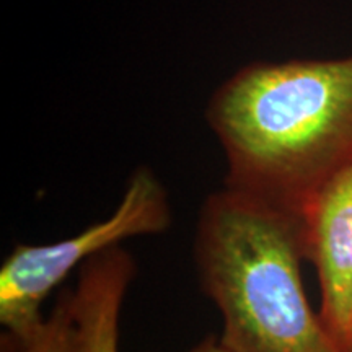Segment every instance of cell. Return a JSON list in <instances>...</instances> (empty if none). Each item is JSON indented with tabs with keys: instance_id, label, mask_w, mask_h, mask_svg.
Returning a JSON list of instances; mask_svg holds the SVG:
<instances>
[{
	"instance_id": "obj_7",
	"label": "cell",
	"mask_w": 352,
	"mask_h": 352,
	"mask_svg": "<svg viewBox=\"0 0 352 352\" xmlns=\"http://www.w3.org/2000/svg\"><path fill=\"white\" fill-rule=\"evenodd\" d=\"M186 352H233V351L228 349V347L220 341V338H215L214 334H209V336H206L204 340L197 342L195 347H191V349Z\"/></svg>"
},
{
	"instance_id": "obj_2",
	"label": "cell",
	"mask_w": 352,
	"mask_h": 352,
	"mask_svg": "<svg viewBox=\"0 0 352 352\" xmlns=\"http://www.w3.org/2000/svg\"><path fill=\"white\" fill-rule=\"evenodd\" d=\"M195 259L233 352H341L308 302L300 215L223 186L202 204Z\"/></svg>"
},
{
	"instance_id": "obj_5",
	"label": "cell",
	"mask_w": 352,
	"mask_h": 352,
	"mask_svg": "<svg viewBox=\"0 0 352 352\" xmlns=\"http://www.w3.org/2000/svg\"><path fill=\"white\" fill-rule=\"evenodd\" d=\"M138 264L122 246L96 254L78 270L72 314L82 352H120V321Z\"/></svg>"
},
{
	"instance_id": "obj_4",
	"label": "cell",
	"mask_w": 352,
	"mask_h": 352,
	"mask_svg": "<svg viewBox=\"0 0 352 352\" xmlns=\"http://www.w3.org/2000/svg\"><path fill=\"white\" fill-rule=\"evenodd\" d=\"M302 227L320 284V318L341 352H352V162L311 197Z\"/></svg>"
},
{
	"instance_id": "obj_3",
	"label": "cell",
	"mask_w": 352,
	"mask_h": 352,
	"mask_svg": "<svg viewBox=\"0 0 352 352\" xmlns=\"http://www.w3.org/2000/svg\"><path fill=\"white\" fill-rule=\"evenodd\" d=\"M171 222L168 191L151 168L140 166L104 220L56 243L16 245L0 267V323L8 341L16 344L36 331L43 302L76 267L126 240L160 235Z\"/></svg>"
},
{
	"instance_id": "obj_1",
	"label": "cell",
	"mask_w": 352,
	"mask_h": 352,
	"mask_svg": "<svg viewBox=\"0 0 352 352\" xmlns=\"http://www.w3.org/2000/svg\"><path fill=\"white\" fill-rule=\"evenodd\" d=\"M206 116L226 155L223 186L302 217L352 162V56L248 65Z\"/></svg>"
},
{
	"instance_id": "obj_6",
	"label": "cell",
	"mask_w": 352,
	"mask_h": 352,
	"mask_svg": "<svg viewBox=\"0 0 352 352\" xmlns=\"http://www.w3.org/2000/svg\"><path fill=\"white\" fill-rule=\"evenodd\" d=\"M15 352H82L72 314V290L63 289L50 315L28 340L16 342Z\"/></svg>"
}]
</instances>
